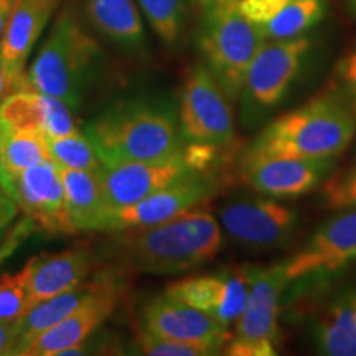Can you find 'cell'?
I'll return each mask as SVG.
<instances>
[{
  "instance_id": "33",
  "label": "cell",
  "mask_w": 356,
  "mask_h": 356,
  "mask_svg": "<svg viewBox=\"0 0 356 356\" xmlns=\"http://www.w3.org/2000/svg\"><path fill=\"white\" fill-rule=\"evenodd\" d=\"M43 132L47 137H61L66 136V134L79 131L78 124L73 118V113H71V108L65 101L58 99L55 96L43 95Z\"/></svg>"
},
{
  "instance_id": "29",
  "label": "cell",
  "mask_w": 356,
  "mask_h": 356,
  "mask_svg": "<svg viewBox=\"0 0 356 356\" xmlns=\"http://www.w3.org/2000/svg\"><path fill=\"white\" fill-rule=\"evenodd\" d=\"M222 289V275H193L184 280L173 282L167 287L165 293L173 299L184 302V304L195 307V309L213 312L218 307Z\"/></svg>"
},
{
  "instance_id": "38",
  "label": "cell",
  "mask_w": 356,
  "mask_h": 356,
  "mask_svg": "<svg viewBox=\"0 0 356 356\" xmlns=\"http://www.w3.org/2000/svg\"><path fill=\"white\" fill-rule=\"evenodd\" d=\"M17 323L2 322L0 320V355H10L15 343Z\"/></svg>"
},
{
  "instance_id": "3",
  "label": "cell",
  "mask_w": 356,
  "mask_h": 356,
  "mask_svg": "<svg viewBox=\"0 0 356 356\" xmlns=\"http://www.w3.org/2000/svg\"><path fill=\"white\" fill-rule=\"evenodd\" d=\"M356 134V104L328 88L262 129L244 150L251 155L338 159Z\"/></svg>"
},
{
  "instance_id": "26",
  "label": "cell",
  "mask_w": 356,
  "mask_h": 356,
  "mask_svg": "<svg viewBox=\"0 0 356 356\" xmlns=\"http://www.w3.org/2000/svg\"><path fill=\"white\" fill-rule=\"evenodd\" d=\"M0 122L19 131L43 132L44 108L42 92L24 89L3 96L0 102Z\"/></svg>"
},
{
  "instance_id": "20",
  "label": "cell",
  "mask_w": 356,
  "mask_h": 356,
  "mask_svg": "<svg viewBox=\"0 0 356 356\" xmlns=\"http://www.w3.org/2000/svg\"><path fill=\"white\" fill-rule=\"evenodd\" d=\"M60 167V165H58ZM65 202L74 231H104L109 208L97 170L60 167Z\"/></svg>"
},
{
  "instance_id": "8",
  "label": "cell",
  "mask_w": 356,
  "mask_h": 356,
  "mask_svg": "<svg viewBox=\"0 0 356 356\" xmlns=\"http://www.w3.org/2000/svg\"><path fill=\"white\" fill-rule=\"evenodd\" d=\"M299 211L270 197H236L218 210L221 229L231 241L251 251H270L292 239Z\"/></svg>"
},
{
  "instance_id": "5",
  "label": "cell",
  "mask_w": 356,
  "mask_h": 356,
  "mask_svg": "<svg viewBox=\"0 0 356 356\" xmlns=\"http://www.w3.org/2000/svg\"><path fill=\"white\" fill-rule=\"evenodd\" d=\"M198 7L200 55L229 99L238 102L248 66L266 37L243 15L238 0H198Z\"/></svg>"
},
{
  "instance_id": "2",
  "label": "cell",
  "mask_w": 356,
  "mask_h": 356,
  "mask_svg": "<svg viewBox=\"0 0 356 356\" xmlns=\"http://www.w3.org/2000/svg\"><path fill=\"white\" fill-rule=\"evenodd\" d=\"M115 233L122 264L139 274L168 275L197 269L215 259L222 248L220 221L200 207L159 225Z\"/></svg>"
},
{
  "instance_id": "7",
  "label": "cell",
  "mask_w": 356,
  "mask_h": 356,
  "mask_svg": "<svg viewBox=\"0 0 356 356\" xmlns=\"http://www.w3.org/2000/svg\"><path fill=\"white\" fill-rule=\"evenodd\" d=\"M178 121L186 145L210 147L220 152L236 145L233 101L203 61L191 66L186 74Z\"/></svg>"
},
{
  "instance_id": "22",
  "label": "cell",
  "mask_w": 356,
  "mask_h": 356,
  "mask_svg": "<svg viewBox=\"0 0 356 356\" xmlns=\"http://www.w3.org/2000/svg\"><path fill=\"white\" fill-rule=\"evenodd\" d=\"M95 286L96 282H83L70 291L58 293L55 297L44 299L30 307L24 317L17 322L15 343H13L10 355H19L20 350L26 343H30L33 338H37L40 333L68 317L71 312H74L83 304V300L92 292Z\"/></svg>"
},
{
  "instance_id": "34",
  "label": "cell",
  "mask_w": 356,
  "mask_h": 356,
  "mask_svg": "<svg viewBox=\"0 0 356 356\" xmlns=\"http://www.w3.org/2000/svg\"><path fill=\"white\" fill-rule=\"evenodd\" d=\"M328 88L335 89L356 104V43L338 60Z\"/></svg>"
},
{
  "instance_id": "31",
  "label": "cell",
  "mask_w": 356,
  "mask_h": 356,
  "mask_svg": "<svg viewBox=\"0 0 356 356\" xmlns=\"http://www.w3.org/2000/svg\"><path fill=\"white\" fill-rule=\"evenodd\" d=\"M29 310V292L24 269L0 277V320L17 323Z\"/></svg>"
},
{
  "instance_id": "1",
  "label": "cell",
  "mask_w": 356,
  "mask_h": 356,
  "mask_svg": "<svg viewBox=\"0 0 356 356\" xmlns=\"http://www.w3.org/2000/svg\"><path fill=\"white\" fill-rule=\"evenodd\" d=\"M102 165L163 162L185 154L178 111L157 97H137L111 106L86 126Z\"/></svg>"
},
{
  "instance_id": "37",
  "label": "cell",
  "mask_w": 356,
  "mask_h": 356,
  "mask_svg": "<svg viewBox=\"0 0 356 356\" xmlns=\"http://www.w3.org/2000/svg\"><path fill=\"white\" fill-rule=\"evenodd\" d=\"M17 215H19V204L10 195L0 188V234L7 229Z\"/></svg>"
},
{
  "instance_id": "10",
  "label": "cell",
  "mask_w": 356,
  "mask_h": 356,
  "mask_svg": "<svg viewBox=\"0 0 356 356\" xmlns=\"http://www.w3.org/2000/svg\"><path fill=\"white\" fill-rule=\"evenodd\" d=\"M337 159L243 154L239 178L256 193L275 200L299 198L332 175Z\"/></svg>"
},
{
  "instance_id": "11",
  "label": "cell",
  "mask_w": 356,
  "mask_h": 356,
  "mask_svg": "<svg viewBox=\"0 0 356 356\" xmlns=\"http://www.w3.org/2000/svg\"><path fill=\"white\" fill-rule=\"evenodd\" d=\"M6 191L26 218L51 234H73L65 202L60 167L51 159L42 160L7 181Z\"/></svg>"
},
{
  "instance_id": "14",
  "label": "cell",
  "mask_w": 356,
  "mask_h": 356,
  "mask_svg": "<svg viewBox=\"0 0 356 356\" xmlns=\"http://www.w3.org/2000/svg\"><path fill=\"white\" fill-rule=\"evenodd\" d=\"M195 170L200 168L190 162L185 150L180 157L163 162H121L113 165L101 163L97 173L111 211L131 207Z\"/></svg>"
},
{
  "instance_id": "30",
  "label": "cell",
  "mask_w": 356,
  "mask_h": 356,
  "mask_svg": "<svg viewBox=\"0 0 356 356\" xmlns=\"http://www.w3.org/2000/svg\"><path fill=\"white\" fill-rule=\"evenodd\" d=\"M137 346L140 353L150 356H208L216 353V348L210 345L160 337L145 328H142L137 335Z\"/></svg>"
},
{
  "instance_id": "24",
  "label": "cell",
  "mask_w": 356,
  "mask_h": 356,
  "mask_svg": "<svg viewBox=\"0 0 356 356\" xmlns=\"http://www.w3.org/2000/svg\"><path fill=\"white\" fill-rule=\"evenodd\" d=\"M327 0H291L273 20L261 26L266 40L297 38L323 20Z\"/></svg>"
},
{
  "instance_id": "19",
  "label": "cell",
  "mask_w": 356,
  "mask_h": 356,
  "mask_svg": "<svg viewBox=\"0 0 356 356\" xmlns=\"http://www.w3.org/2000/svg\"><path fill=\"white\" fill-rule=\"evenodd\" d=\"M89 26L113 47L131 56L147 51V33L136 0H83Z\"/></svg>"
},
{
  "instance_id": "27",
  "label": "cell",
  "mask_w": 356,
  "mask_h": 356,
  "mask_svg": "<svg viewBox=\"0 0 356 356\" xmlns=\"http://www.w3.org/2000/svg\"><path fill=\"white\" fill-rule=\"evenodd\" d=\"M48 152L53 162L73 170H97L101 160L86 132L76 131L61 137H47Z\"/></svg>"
},
{
  "instance_id": "40",
  "label": "cell",
  "mask_w": 356,
  "mask_h": 356,
  "mask_svg": "<svg viewBox=\"0 0 356 356\" xmlns=\"http://www.w3.org/2000/svg\"><path fill=\"white\" fill-rule=\"evenodd\" d=\"M3 92H6V78H3V66H2V58H0V99H2Z\"/></svg>"
},
{
  "instance_id": "4",
  "label": "cell",
  "mask_w": 356,
  "mask_h": 356,
  "mask_svg": "<svg viewBox=\"0 0 356 356\" xmlns=\"http://www.w3.org/2000/svg\"><path fill=\"white\" fill-rule=\"evenodd\" d=\"M102 60L96 38L84 29L76 12L66 7L53 22L50 33L25 74L24 89L65 101L71 109L81 108Z\"/></svg>"
},
{
  "instance_id": "28",
  "label": "cell",
  "mask_w": 356,
  "mask_h": 356,
  "mask_svg": "<svg viewBox=\"0 0 356 356\" xmlns=\"http://www.w3.org/2000/svg\"><path fill=\"white\" fill-rule=\"evenodd\" d=\"M222 275V289L218 307L213 312L215 318L226 330L238 322L246 309L249 287H251V266L238 267Z\"/></svg>"
},
{
  "instance_id": "23",
  "label": "cell",
  "mask_w": 356,
  "mask_h": 356,
  "mask_svg": "<svg viewBox=\"0 0 356 356\" xmlns=\"http://www.w3.org/2000/svg\"><path fill=\"white\" fill-rule=\"evenodd\" d=\"M47 159L51 157L48 152L47 136L43 132L19 131L0 122V167H2L3 191L10 178Z\"/></svg>"
},
{
  "instance_id": "16",
  "label": "cell",
  "mask_w": 356,
  "mask_h": 356,
  "mask_svg": "<svg viewBox=\"0 0 356 356\" xmlns=\"http://www.w3.org/2000/svg\"><path fill=\"white\" fill-rule=\"evenodd\" d=\"M56 0H17L6 32L0 38L6 92L22 91L25 81V66L40 35L51 19Z\"/></svg>"
},
{
  "instance_id": "36",
  "label": "cell",
  "mask_w": 356,
  "mask_h": 356,
  "mask_svg": "<svg viewBox=\"0 0 356 356\" xmlns=\"http://www.w3.org/2000/svg\"><path fill=\"white\" fill-rule=\"evenodd\" d=\"M226 355L231 356H274V343H252V341H236L231 340Z\"/></svg>"
},
{
  "instance_id": "35",
  "label": "cell",
  "mask_w": 356,
  "mask_h": 356,
  "mask_svg": "<svg viewBox=\"0 0 356 356\" xmlns=\"http://www.w3.org/2000/svg\"><path fill=\"white\" fill-rule=\"evenodd\" d=\"M289 2L291 0H238V7L248 20L261 29L273 20Z\"/></svg>"
},
{
  "instance_id": "6",
  "label": "cell",
  "mask_w": 356,
  "mask_h": 356,
  "mask_svg": "<svg viewBox=\"0 0 356 356\" xmlns=\"http://www.w3.org/2000/svg\"><path fill=\"white\" fill-rule=\"evenodd\" d=\"M312 48L314 40L307 35L262 43L248 66L238 97L244 127L259 126L282 104L304 71Z\"/></svg>"
},
{
  "instance_id": "9",
  "label": "cell",
  "mask_w": 356,
  "mask_h": 356,
  "mask_svg": "<svg viewBox=\"0 0 356 356\" xmlns=\"http://www.w3.org/2000/svg\"><path fill=\"white\" fill-rule=\"evenodd\" d=\"M221 188L213 170H195L131 207L111 210L104 231H122L159 225L208 203Z\"/></svg>"
},
{
  "instance_id": "15",
  "label": "cell",
  "mask_w": 356,
  "mask_h": 356,
  "mask_svg": "<svg viewBox=\"0 0 356 356\" xmlns=\"http://www.w3.org/2000/svg\"><path fill=\"white\" fill-rule=\"evenodd\" d=\"M284 262L270 266H251V287L246 309L234 323L231 340L252 343H277L279 312L289 286Z\"/></svg>"
},
{
  "instance_id": "25",
  "label": "cell",
  "mask_w": 356,
  "mask_h": 356,
  "mask_svg": "<svg viewBox=\"0 0 356 356\" xmlns=\"http://www.w3.org/2000/svg\"><path fill=\"white\" fill-rule=\"evenodd\" d=\"M154 33L167 47H177L188 19V0H136Z\"/></svg>"
},
{
  "instance_id": "21",
  "label": "cell",
  "mask_w": 356,
  "mask_h": 356,
  "mask_svg": "<svg viewBox=\"0 0 356 356\" xmlns=\"http://www.w3.org/2000/svg\"><path fill=\"white\" fill-rule=\"evenodd\" d=\"M315 345L327 356H356V292H343L317 318Z\"/></svg>"
},
{
  "instance_id": "39",
  "label": "cell",
  "mask_w": 356,
  "mask_h": 356,
  "mask_svg": "<svg viewBox=\"0 0 356 356\" xmlns=\"http://www.w3.org/2000/svg\"><path fill=\"white\" fill-rule=\"evenodd\" d=\"M17 0H0V38L6 32L8 20H10Z\"/></svg>"
},
{
  "instance_id": "13",
  "label": "cell",
  "mask_w": 356,
  "mask_h": 356,
  "mask_svg": "<svg viewBox=\"0 0 356 356\" xmlns=\"http://www.w3.org/2000/svg\"><path fill=\"white\" fill-rule=\"evenodd\" d=\"M118 304V289L109 280H96V286L83 304L61 322L40 333L20 350L22 356L79 355L84 341L111 317Z\"/></svg>"
},
{
  "instance_id": "12",
  "label": "cell",
  "mask_w": 356,
  "mask_h": 356,
  "mask_svg": "<svg viewBox=\"0 0 356 356\" xmlns=\"http://www.w3.org/2000/svg\"><path fill=\"white\" fill-rule=\"evenodd\" d=\"M356 261V210H340L320 225L309 241L284 261L289 282L318 277Z\"/></svg>"
},
{
  "instance_id": "41",
  "label": "cell",
  "mask_w": 356,
  "mask_h": 356,
  "mask_svg": "<svg viewBox=\"0 0 356 356\" xmlns=\"http://www.w3.org/2000/svg\"><path fill=\"white\" fill-rule=\"evenodd\" d=\"M346 3H348L351 13L356 17V0H346Z\"/></svg>"
},
{
  "instance_id": "32",
  "label": "cell",
  "mask_w": 356,
  "mask_h": 356,
  "mask_svg": "<svg viewBox=\"0 0 356 356\" xmlns=\"http://www.w3.org/2000/svg\"><path fill=\"white\" fill-rule=\"evenodd\" d=\"M322 198L330 210H356V165L332 173L322 184Z\"/></svg>"
},
{
  "instance_id": "18",
  "label": "cell",
  "mask_w": 356,
  "mask_h": 356,
  "mask_svg": "<svg viewBox=\"0 0 356 356\" xmlns=\"http://www.w3.org/2000/svg\"><path fill=\"white\" fill-rule=\"evenodd\" d=\"M24 273L30 309L38 302L83 284L91 273V254L83 248L42 252L26 262Z\"/></svg>"
},
{
  "instance_id": "17",
  "label": "cell",
  "mask_w": 356,
  "mask_h": 356,
  "mask_svg": "<svg viewBox=\"0 0 356 356\" xmlns=\"http://www.w3.org/2000/svg\"><path fill=\"white\" fill-rule=\"evenodd\" d=\"M142 328L155 335L175 338L191 343L210 345L221 350L229 338V330L208 312L163 296L155 297L142 310Z\"/></svg>"
},
{
  "instance_id": "42",
  "label": "cell",
  "mask_w": 356,
  "mask_h": 356,
  "mask_svg": "<svg viewBox=\"0 0 356 356\" xmlns=\"http://www.w3.org/2000/svg\"><path fill=\"white\" fill-rule=\"evenodd\" d=\"M0 188L3 190V177H2V167H0Z\"/></svg>"
}]
</instances>
